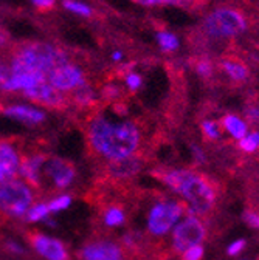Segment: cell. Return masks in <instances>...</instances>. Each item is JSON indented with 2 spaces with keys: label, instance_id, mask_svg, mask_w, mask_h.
I'll return each mask as SVG.
<instances>
[{
  "label": "cell",
  "instance_id": "obj_1",
  "mask_svg": "<svg viewBox=\"0 0 259 260\" xmlns=\"http://www.w3.org/2000/svg\"><path fill=\"white\" fill-rule=\"evenodd\" d=\"M89 138L95 150L103 156L120 161L131 158L140 146V132L134 122H110L96 118L90 122Z\"/></svg>",
  "mask_w": 259,
  "mask_h": 260
},
{
  "label": "cell",
  "instance_id": "obj_2",
  "mask_svg": "<svg viewBox=\"0 0 259 260\" xmlns=\"http://www.w3.org/2000/svg\"><path fill=\"white\" fill-rule=\"evenodd\" d=\"M69 59L61 48L42 42H25L11 48V75H47Z\"/></svg>",
  "mask_w": 259,
  "mask_h": 260
},
{
  "label": "cell",
  "instance_id": "obj_3",
  "mask_svg": "<svg viewBox=\"0 0 259 260\" xmlns=\"http://www.w3.org/2000/svg\"><path fill=\"white\" fill-rule=\"evenodd\" d=\"M160 180L182 195L191 212L205 214L214 205L211 184L197 174L189 171H168L160 175Z\"/></svg>",
  "mask_w": 259,
  "mask_h": 260
},
{
  "label": "cell",
  "instance_id": "obj_4",
  "mask_svg": "<svg viewBox=\"0 0 259 260\" xmlns=\"http://www.w3.org/2000/svg\"><path fill=\"white\" fill-rule=\"evenodd\" d=\"M33 206V192L30 186L19 180L0 183V212L20 217Z\"/></svg>",
  "mask_w": 259,
  "mask_h": 260
},
{
  "label": "cell",
  "instance_id": "obj_5",
  "mask_svg": "<svg viewBox=\"0 0 259 260\" xmlns=\"http://www.w3.org/2000/svg\"><path fill=\"white\" fill-rule=\"evenodd\" d=\"M204 28L213 38H235L247 28V20L236 10L219 8L207 16Z\"/></svg>",
  "mask_w": 259,
  "mask_h": 260
},
{
  "label": "cell",
  "instance_id": "obj_6",
  "mask_svg": "<svg viewBox=\"0 0 259 260\" xmlns=\"http://www.w3.org/2000/svg\"><path fill=\"white\" fill-rule=\"evenodd\" d=\"M182 208L172 202L157 203L148 215V230L154 236H165L179 223Z\"/></svg>",
  "mask_w": 259,
  "mask_h": 260
},
{
  "label": "cell",
  "instance_id": "obj_7",
  "mask_svg": "<svg viewBox=\"0 0 259 260\" xmlns=\"http://www.w3.org/2000/svg\"><path fill=\"white\" fill-rule=\"evenodd\" d=\"M205 239V228L196 217H186L176 224L172 231V245L177 251L183 252L191 246L202 245Z\"/></svg>",
  "mask_w": 259,
  "mask_h": 260
},
{
  "label": "cell",
  "instance_id": "obj_8",
  "mask_svg": "<svg viewBox=\"0 0 259 260\" xmlns=\"http://www.w3.org/2000/svg\"><path fill=\"white\" fill-rule=\"evenodd\" d=\"M47 82L51 84L59 91L78 90L82 85H85L82 70L70 62L64 63V65H61V67L54 69L53 72H50L47 75Z\"/></svg>",
  "mask_w": 259,
  "mask_h": 260
},
{
  "label": "cell",
  "instance_id": "obj_9",
  "mask_svg": "<svg viewBox=\"0 0 259 260\" xmlns=\"http://www.w3.org/2000/svg\"><path fill=\"white\" fill-rule=\"evenodd\" d=\"M42 174H45L56 189H66L75 178V168L62 158H50L44 162Z\"/></svg>",
  "mask_w": 259,
  "mask_h": 260
},
{
  "label": "cell",
  "instance_id": "obj_10",
  "mask_svg": "<svg viewBox=\"0 0 259 260\" xmlns=\"http://www.w3.org/2000/svg\"><path fill=\"white\" fill-rule=\"evenodd\" d=\"M33 248L47 260H69V252L62 242L57 239L44 236V234H31L30 237Z\"/></svg>",
  "mask_w": 259,
  "mask_h": 260
},
{
  "label": "cell",
  "instance_id": "obj_11",
  "mask_svg": "<svg viewBox=\"0 0 259 260\" xmlns=\"http://www.w3.org/2000/svg\"><path fill=\"white\" fill-rule=\"evenodd\" d=\"M82 260H123V252L112 242H93L82 248Z\"/></svg>",
  "mask_w": 259,
  "mask_h": 260
},
{
  "label": "cell",
  "instance_id": "obj_12",
  "mask_svg": "<svg viewBox=\"0 0 259 260\" xmlns=\"http://www.w3.org/2000/svg\"><path fill=\"white\" fill-rule=\"evenodd\" d=\"M23 93L30 98L31 101H36V103L44 104V106H50V107H62L64 106L62 91L56 90L47 81L25 90Z\"/></svg>",
  "mask_w": 259,
  "mask_h": 260
},
{
  "label": "cell",
  "instance_id": "obj_13",
  "mask_svg": "<svg viewBox=\"0 0 259 260\" xmlns=\"http://www.w3.org/2000/svg\"><path fill=\"white\" fill-rule=\"evenodd\" d=\"M20 156L10 143H0V183L10 181L19 172Z\"/></svg>",
  "mask_w": 259,
  "mask_h": 260
},
{
  "label": "cell",
  "instance_id": "obj_14",
  "mask_svg": "<svg viewBox=\"0 0 259 260\" xmlns=\"http://www.w3.org/2000/svg\"><path fill=\"white\" fill-rule=\"evenodd\" d=\"M5 113L28 124H41L45 119V113L42 110L28 107V106H13V107H8Z\"/></svg>",
  "mask_w": 259,
  "mask_h": 260
},
{
  "label": "cell",
  "instance_id": "obj_15",
  "mask_svg": "<svg viewBox=\"0 0 259 260\" xmlns=\"http://www.w3.org/2000/svg\"><path fill=\"white\" fill-rule=\"evenodd\" d=\"M222 128H225L233 138L241 140L248 134L247 124L236 115H226L222 118Z\"/></svg>",
  "mask_w": 259,
  "mask_h": 260
},
{
  "label": "cell",
  "instance_id": "obj_16",
  "mask_svg": "<svg viewBox=\"0 0 259 260\" xmlns=\"http://www.w3.org/2000/svg\"><path fill=\"white\" fill-rule=\"evenodd\" d=\"M220 67L233 81L241 82V81H245L248 78V69L242 62H239L236 59H223L220 62Z\"/></svg>",
  "mask_w": 259,
  "mask_h": 260
},
{
  "label": "cell",
  "instance_id": "obj_17",
  "mask_svg": "<svg viewBox=\"0 0 259 260\" xmlns=\"http://www.w3.org/2000/svg\"><path fill=\"white\" fill-rule=\"evenodd\" d=\"M157 41H158L160 48H163L165 51H176L179 48V39L172 32H168V31L158 32Z\"/></svg>",
  "mask_w": 259,
  "mask_h": 260
},
{
  "label": "cell",
  "instance_id": "obj_18",
  "mask_svg": "<svg viewBox=\"0 0 259 260\" xmlns=\"http://www.w3.org/2000/svg\"><path fill=\"white\" fill-rule=\"evenodd\" d=\"M48 214H50L48 205H44V203H39V205L31 206V208L28 209V212H26L30 221H41V220L47 218Z\"/></svg>",
  "mask_w": 259,
  "mask_h": 260
},
{
  "label": "cell",
  "instance_id": "obj_19",
  "mask_svg": "<svg viewBox=\"0 0 259 260\" xmlns=\"http://www.w3.org/2000/svg\"><path fill=\"white\" fill-rule=\"evenodd\" d=\"M239 147L245 152H254L259 147V132H251L247 134L244 138H241Z\"/></svg>",
  "mask_w": 259,
  "mask_h": 260
},
{
  "label": "cell",
  "instance_id": "obj_20",
  "mask_svg": "<svg viewBox=\"0 0 259 260\" xmlns=\"http://www.w3.org/2000/svg\"><path fill=\"white\" fill-rule=\"evenodd\" d=\"M137 169V165L134 162V159L126 158V159H120V161H113V172L118 175H124V174H132Z\"/></svg>",
  "mask_w": 259,
  "mask_h": 260
},
{
  "label": "cell",
  "instance_id": "obj_21",
  "mask_svg": "<svg viewBox=\"0 0 259 260\" xmlns=\"http://www.w3.org/2000/svg\"><path fill=\"white\" fill-rule=\"evenodd\" d=\"M104 221L107 226H120L124 221V214L120 208H109L104 214Z\"/></svg>",
  "mask_w": 259,
  "mask_h": 260
},
{
  "label": "cell",
  "instance_id": "obj_22",
  "mask_svg": "<svg viewBox=\"0 0 259 260\" xmlns=\"http://www.w3.org/2000/svg\"><path fill=\"white\" fill-rule=\"evenodd\" d=\"M70 203H72L70 195H59V197L53 199L48 203V209H50V212H59V211L67 209L70 206Z\"/></svg>",
  "mask_w": 259,
  "mask_h": 260
},
{
  "label": "cell",
  "instance_id": "obj_23",
  "mask_svg": "<svg viewBox=\"0 0 259 260\" xmlns=\"http://www.w3.org/2000/svg\"><path fill=\"white\" fill-rule=\"evenodd\" d=\"M64 7L70 11H73V13H76V14H81V16H90L92 14V10L87 5H84L81 2H75V0H66V2H64Z\"/></svg>",
  "mask_w": 259,
  "mask_h": 260
},
{
  "label": "cell",
  "instance_id": "obj_24",
  "mask_svg": "<svg viewBox=\"0 0 259 260\" xmlns=\"http://www.w3.org/2000/svg\"><path fill=\"white\" fill-rule=\"evenodd\" d=\"M202 132L211 138V140H216L220 137V128H219V124H216L214 121H204L202 122Z\"/></svg>",
  "mask_w": 259,
  "mask_h": 260
},
{
  "label": "cell",
  "instance_id": "obj_25",
  "mask_svg": "<svg viewBox=\"0 0 259 260\" xmlns=\"http://www.w3.org/2000/svg\"><path fill=\"white\" fill-rule=\"evenodd\" d=\"M204 255V248L202 245L191 246L186 251H183V260H200Z\"/></svg>",
  "mask_w": 259,
  "mask_h": 260
},
{
  "label": "cell",
  "instance_id": "obj_26",
  "mask_svg": "<svg viewBox=\"0 0 259 260\" xmlns=\"http://www.w3.org/2000/svg\"><path fill=\"white\" fill-rule=\"evenodd\" d=\"M126 84L131 90H138L141 85V76L138 73H129L126 76Z\"/></svg>",
  "mask_w": 259,
  "mask_h": 260
},
{
  "label": "cell",
  "instance_id": "obj_27",
  "mask_svg": "<svg viewBox=\"0 0 259 260\" xmlns=\"http://www.w3.org/2000/svg\"><path fill=\"white\" fill-rule=\"evenodd\" d=\"M196 70H197V73H199L200 76H210V75L213 73L211 63H210V62H207V60H200V62H197Z\"/></svg>",
  "mask_w": 259,
  "mask_h": 260
},
{
  "label": "cell",
  "instance_id": "obj_28",
  "mask_svg": "<svg viewBox=\"0 0 259 260\" xmlns=\"http://www.w3.org/2000/svg\"><path fill=\"white\" fill-rule=\"evenodd\" d=\"M194 0H157L158 5H176V7H189Z\"/></svg>",
  "mask_w": 259,
  "mask_h": 260
},
{
  "label": "cell",
  "instance_id": "obj_29",
  "mask_svg": "<svg viewBox=\"0 0 259 260\" xmlns=\"http://www.w3.org/2000/svg\"><path fill=\"white\" fill-rule=\"evenodd\" d=\"M244 246H245V240H236V242H233V243L228 246L226 252H228L230 255H236V254H239V252L244 249Z\"/></svg>",
  "mask_w": 259,
  "mask_h": 260
},
{
  "label": "cell",
  "instance_id": "obj_30",
  "mask_svg": "<svg viewBox=\"0 0 259 260\" xmlns=\"http://www.w3.org/2000/svg\"><path fill=\"white\" fill-rule=\"evenodd\" d=\"M8 47H10V36H8L7 29L0 25V50H5Z\"/></svg>",
  "mask_w": 259,
  "mask_h": 260
},
{
  "label": "cell",
  "instance_id": "obj_31",
  "mask_svg": "<svg viewBox=\"0 0 259 260\" xmlns=\"http://www.w3.org/2000/svg\"><path fill=\"white\" fill-rule=\"evenodd\" d=\"M244 220L247 221V224H250L251 228H259V215L254 212H247L244 215Z\"/></svg>",
  "mask_w": 259,
  "mask_h": 260
},
{
  "label": "cell",
  "instance_id": "obj_32",
  "mask_svg": "<svg viewBox=\"0 0 259 260\" xmlns=\"http://www.w3.org/2000/svg\"><path fill=\"white\" fill-rule=\"evenodd\" d=\"M33 4L42 10V11H47V10H51L54 7V0H33Z\"/></svg>",
  "mask_w": 259,
  "mask_h": 260
},
{
  "label": "cell",
  "instance_id": "obj_33",
  "mask_svg": "<svg viewBox=\"0 0 259 260\" xmlns=\"http://www.w3.org/2000/svg\"><path fill=\"white\" fill-rule=\"evenodd\" d=\"M10 248H11V251H14V252H22V248H20L19 245H16V243H10Z\"/></svg>",
  "mask_w": 259,
  "mask_h": 260
},
{
  "label": "cell",
  "instance_id": "obj_34",
  "mask_svg": "<svg viewBox=\"0 0 259 260\" xmlns=\"http://www.w3.org/2000/svg\"><path fill=\"white\" fill-rule=\"evenodd\" d=\"M121 59V53H113V60H120Z\"/></svg>",
  "mask_w": 259,
  "mask_h": 260
}]
</instances>
